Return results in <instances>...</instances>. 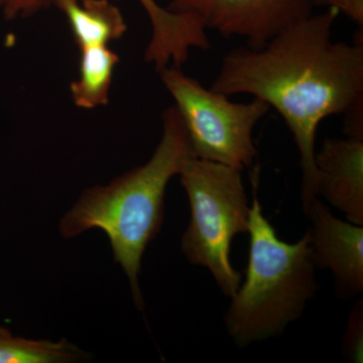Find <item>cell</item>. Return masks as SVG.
Here are the masks:
<instances>
[{"label":"cell","mask_w":363,"mask_h":363,"mask_svg":"<svg viewBox=\"0 0 363 363\" xmlns=\"http://www.w3.org/2000/svg\"><path fill=\"white\" fill-rule=\"evenodd\" d=\"M338 11L326 9L289 26L260 49L230 50L212 90L252 95L283 117L300 152L304 213L317 199L315 140L325 118L363 112V35L333 42Z\"/></svg>","instance_id":"1"},{"label":"cell","mask_w":363,"mask_h":363,"mask_svg":"<svg viewBox=\"0 0 363 363\" xmlns=\"http://www.w3.org/2000/svg\"><path fill=\"white\" fill-rule=\"evenodd\" d=\"M191 156L187 131L173 105L162 114V138L149 161L107 185L85 190L60 220L59 233L64 240L92 229L106 234L114 262L125 272L133 303L142 312L143 253L161 230L169 181L179 175Z\"/></svg>","instance_id":"2"},{"label":"cell","mask_w":363,"mask_h":363,"mask_svg":"<svg viewBox=\"0 0 363 363\" xmlns=\"http://www.w3.org/2000/svg\"><path fill=\"white\" fill-rule=\"evenodd\" d=\"M257 183L255 175L247 274L224 317L226 330L238 347L281 335L302 316L318 290L309 233L297 242L281 240L264 215Z\"/></svg>","instance_id":"3"},{"label":"cell","mask_w":363,"mask_h":363,"mask_svg":"<svg viewBox=\"0 0 363 363\" xmlns=\"http://www.w3.org/2000/svg\"><path fill=\"white\" fill-rule=\"evenodd\" d=\"M241 169L189 157L180 173L190 204L191 218L181 248L192 264L205 267L217 286L231 298L241 274L231 264L233 240L248 233L250 208Z\"/></svg>","instance_id":"4"},{"label":"cell","mask_w":363,"mask_h":363,"mask_svg":"<svg viewBox=\"0 0 363 363\" xmlns=\"http://www.w3.org/2000/svg\"><path fill=\"white\" fill-rule=\"evenodd\" d=\"M159 73L185 125L193 156L241 171L252 167L257 157L253 130L271 107L255 97L245 104L231 101L186 75L181 67L168 66Z\"/></svg>","instance_id":"5"},{"label":"cell","mask_w":363,"mask_h":363,"mask_svg":"<svg viewBox=\"0 0 363 363\" xmlns=\"http://www.w3.org/2000/svg\"><path fill=\"white\" fill-rule=\"evenodd\" d=\"M167 7L193 14L223 37L245 39L250 49L264 47L315 9L312 0H169Z\"/></svg>","instance_id":"6"},{"label":"cell","mask_w":363,"mask_h":363,"mask_svg":"<svg viewBox=\"0 0 363 363\" xmlns=\"http://www.w3.org/2000/svg\"><path fill=\"white\" fill-rule=\"evenodd\" d=\"M305 215L312 223L308 233L315 266L332 272L343 297L362 295L363 225L333 216L319 198Z\"/></svg>","instance_id":"7"},{"label":"cell","mask_w":363,"mask_h":363,"mask_svg":"<svg viewBox=\"0 0 363 363\" xmlns=\"http://www.w3.org/2000/svg\"><path fill=\"white\" fill-rule=\"evenodd\" d=\"M315 164L318 197L363 225V138H325Z\"/></svg>","instance_id":"8"},{"label":"cell","mask_w":363,"mask_h":363,"mask_svg":"<svg viewBox=\"0 0 363 363\" xmlns=\"http://www.w3.org/2000/svg\"><path fill=\"white\" fill-rule=\"evenodd\" d=\"M66 16L79 49L108 45L128 30L123 14L111 0H54Z\"/></svg>","instance_id":"9"},{"label":"cell","mask_w":363,"mask_h":363,"mask_svg":"<svg viewBox=\"0 0 363 363\" xmlns=\"http://www.w3.org/2000/svg\"><path fill=\"white\" fill-rule=\"evenodd\" d=\"M118 62V55L108 45L80 49L79 77L70 86L76 106L95 109L108 104L112 78Z\"/></svg>","instance_id":"10"},{"label":"cell","mask_w":363,"mask_h":363,"mask_svg":"<svg viewBox=\"0 0 363 363\" xmlns=\"http://www.w3.org/2000/svg\"><path fill=\"white\" fill-rule=\"evenodd\" d=\"M88 357L89 354L67 339L25 338L0 327V363H72Z\"/></svg>","instance_id":"11"},{"label":"cell","mask_w":363,"mask_h":363,"mask_svg":"<svg viewBox=\"0 0 363 363\" xmlns=\"http://www.w3.org/2000/svg\"><path fill=\"white\" fill-rule=\"evenodd\" d=\"M342 354L348 362H363V302L362 298L353 306L342 340Z\"/></svg>","instance_id":"12"},{"label":"cell","mask_w":363,"mask_h":363,"mask_svg":"<svg viewBox=\"0 0 363 363\" xmlns=\"http://www.w3.org/2000/svg\"><path fill=\"white\" fill-rule=\"evenodd\" d=\"M54 4V0H2V9L6 20L26 18Z\"/></svg>","instance_id":"13"},{"label":"cell","mask_w":363,"mask_h":363,"mask_svg":"<svg viewBox=\"0 0 363 363\" xmlns=\"http://www.w3.org/2000/svg\"><path fill=\"white\" fill-rule=\"evenodd\" d=\"M313 6L335 9L342 13L346 18L363 28V0H312Z\"/></svg>","instance_id":"14"},{"label":"cell","mask_w":363,"mask_h":363,"mask_svg":"<svg viewBox=\"0 0 363 363\" xmlns=\"http://www.w3.org/2000/svg\"><path fill=\"white\" fill-rule=\"evenodd\" d=\"M138 1L149 16L152 28H159L168 20V9L157 4V0H138Z\"/></svg>","instance_id":"15"},{"label":"cell","mask_w":363,"mask_h":363,"mask_svg":"<svg viewBox=\"0 0 363 363\" xmlns=\"http://www.w3.org/2000/svg\"><path fill=\"white\" fill-rule=\"evenodd\" d=\"M2 4V0H0V6H1Z\"/></svg>","instance_id":"16"}]
</instances>
